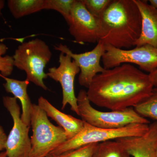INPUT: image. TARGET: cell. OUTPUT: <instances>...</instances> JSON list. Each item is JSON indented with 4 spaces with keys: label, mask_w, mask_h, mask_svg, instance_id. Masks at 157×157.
<instances>
[{
    "label": "cell",
    "mask_w": 157,
    "mask_h": 157,
    "mask_svg": "<svg viewBox=\"0 0 157 157\" xmlns=\"http://www.w3.org/2000/svg\"><path fill=\"white\" fill-rule=\"evenodd\" d=\"M148 74L125 63L105 70L94 78L86 94L90 102L111 110L135 107L154 88Z\"/></svg>",
    "instance_id": "1"
},
{
    "label": "cell",
    "mask_w": 157,
    "mask_h": 157,
    "mask_svg": "<svg viewBox=\"0 0 157 157\" xmlns=\"http://www.w3.org/2000/svg\"><path fill=\"white\" fill-rule=\"evenodd\" d=\"M98 19V42L104 45L131 48L140 37L141 16L134 0H112Z\"/></svg>",
    "instance_id": "2"
},
{
    "label": "cell",
    "mask_w": 157,
    "mask_h": 157,
    "mask_svg": "<svg viewBox=\"0 0 157 157\" xmlns=\"http://www.w3.org/2000/svg\"><path fill=\"white\" fill-rule=\"evenodd\" d=\"M52 56L48 45L42 39H36L21 43L12 57L14 67L25 72L26 80L46 90L48 88L43 80L48 76L44 69Z\"/></svg>",
    "instance_id": "3"
},
{
    "label": "cell",
    "mask_w": 157,
    "mask_h": 157,
    "mask_svg": "<svg viewBox=\"0 0 157 157\" xmlns=\"http://www.w3.org/2000/svg\"><path fill=\"white\" fill-rule=\"evenodd\" d=\"M79 115L82 120L93 126L104 129H116L132 124H149L133 107L119 110L100 111L91 106L86 91L81 90L77 96Z\"/></svg>",
    "instance_id": "4"
},
{
    "label": "cell",
    "mask_w": 157,
    "mask_h": 157,
    "mask_svg": "<svg viewBox=\"0 0 157 157\" xmlns=\"http://www.w3.org/2000/svg\"><path fill=\"white\" fill-rule=\"evenodd\" d=\"M30 157H46L67 140L64 129L51 122L46 113L33 104L31 113Z\"/></svg>",
    "instance_id": "5"
},
{
    "label": "cell",
    "mask_w": 157,
    "mask_h": 157,
    "mask_svg": "<svg viewBox=\"0 0 157 157\" xmlns=\"http://www.w3.org/2000/svg\"><path fill=\"white\" fill-rule=\"evenodd\" d=\"M149 124H132L116 129H104L93 126L84 122L81 132L75 137L65 141L49 155H58L82 146L115 140L121 137L139 136L148 131Z\"/></svg>",
    "instance_id": "6"
},
{
    "label": "cell",
    "mask_w": 157,
    "mask_h": 157,
    "mask_svg": "<svg viewBox=\"0 0 157 157\" xmlns=\"http://www.w3.org/2000/svg\"><path fill=\"white\" fill-rule=\"evenodd\" d=\"M105 52L102 56L103 67L112 69L123 64H133L149 73L157 69V48L149 45L136 46L131 49L115 48L105 45Z\"/></svg>",
    "instance_id": "7"
},
{
    "label": "cell",
    "mask_w": 157,
    "mask_h": 157,
    "mask_svg": "<svg viewBox=\"0 0 157 157\" xmlns=\"http://www.w3.org/2000/svg\"><path fill=\"white\" fill-rule=\"evenodd\" d=\"M4 106L12 117L13 125L7 137L6 152L8 157H30L31 147L29 131L30 127L23 122L20 107L14 97L4 96Z\"/></svg>",
    "instance_id": "8"
},
{
    "label": "cell",
    "mask_w": 157,
    "mask_h": 157,
    "mask_svg": "<svg viewBox=\"0 0 157 157\" xmlns=\"http://www.w3.org/2000/svg\"><path fill=\"white\" fill-rule=\"evenodd\" d=\"M58 67L49 68L46 73L48 77L61 85L63 93L62 109L67 104L71 109L79 115L77 97L75 94L74 82L76 75L80 72V69L75 61L68 55L61 52L59 56Z\"/></svg>",
    "instance_id": "9"
},
{
    "label": "cell",
    "mask_w": 157,
    "mask_h": 157,
    "mask_svg": "<svg viewBox=\"0 0 157 157\" xmlns=\"http://www.w3.org/2000/svg\"><path fill=\"white\" fill-rule=\"evenodd\" d=\"M69 33L79 44L98 43L99 25L98 18L86 8L82 0H76L67 22Z\"/></svg>",
    "instance_id": "10"
},
{
    "label": "cell",
    "mask_w": 157,
    "mask_h": 157,
    "mask_svg": "<svg viewBox=\"0 0 157 157\" xmlns=\"http://www.w3.org/2000/svg\"><path fill=\"white\" fill-rule=\"evenodd\" d=\"M97 43L92 50L79 54L73 53L67 45L62 44L54 47L55 49L68 55L76 62L80 69L78 83L81 86L87 88L94 78L105 70L101 64L102 56L105 52V45L101 42Z\"/></svg>",
    "instance_id": "11"
},
{
    "label": "cell",
    "mask_w": 157,
    "mask_h": 157,
    "mask_svg": "<svg viewBox=\"0 0 157 157\" xmlns=\"http://www.w3.org/2000/svg\"><path fill=\"white\" fill-rule=\"evenodd\" d=\"M115 140L131 156L156 157L157 121L149 124L148 131L144 135L121 137Z\"/></svg>",
    "instance_id": "12"
},
{
    "label": "cell",
    "mask_w": 157,
    "mask_h": 157,
    "mask_svg": "<svg viewBox=\"0 0 157 157\" xmlns=\"http://www.w3.org/2000/svg\"><path fill=\"white\" fill-rule=\"evenodd\" d=\"M141 14L140 37L135 46L149 45L157 48V10L147 1L134 0Z\"/></svg>",
    "instance_id": "13"
},
{
    "label": "cell",
    "mask_w": 157,
    "mask_h": 157,
    "mask_svg": "<svg viewBox=\"0 0 157 157\" xmlns=\"http://www.w3.org/2000/svg\"><path fill=\"white\" fill-rule=\"evenodd\" d=\"M38 105L46 113L48 117L64 129L67 140L75 137L84 127V121L61 112L42 96L38 99Z\"/></svg>",
    "instance_id": "14"
},
{
    "label": "cell",
    "mask_w": 157,
    "mask_h": 157,
    "mask_svg": "<svg viewBox=\"0 0 157 157\" xmlns=\"http://www.w3.org/2000/svg\"><path fill=\"white\" fill-rule=\"evenodd\" d=\"M3 78L6 81L3 86L6 91L12 94L14 98L19 99L21 103V120L27 126L30 127L31 113L33 104L27 92V88L29 82L26 79L21 81L8 77Z\"/></svg>",
    "instance_id": "15"
},
{
    "label": "cell",
    "mask_w": 157,
    "mask_h": 157,
    "mask_svg": "<svg viewBox=\"0 0 157 157\" xmlns=\"http://www.w3.org/2000/svg\"><path fill=\"white\" fill-rule=\"evenodd\" d=\"M45 0H9L8 6L12 16L18 19L45 10Z\"/></svg>",
    "instance_id": "16"
},
{
    "label": "cell",
    "mask_w": 157,
    "mask_h": 157,
    "mask_svg": "<svg viewBox=\"0 0 157 157\" xmlns=\"http://www.w3.org/2000/svg\"><path fill=\"white\" fill-rule=\"evenodd\" d=\"M92 157H131L116 140L98 144Z\"/></svg>",
    "instance_id": "17"
},
{
    "label": "cell",
    "mask_w": 157,
    "mask_h": 157,
    "mask_svg": "<svg viewBox=\"0 0 157 157\" xmlns=\"http://www.w3.org/2000/svg\"><path fill=\"white\" fill-rule=\"evenodd\" d=\"M144 117H148L157 121V87H154L151 94L134 107Z\"/></svg>",
    "instance_id": "18"
},
{
    "label": "cell",
    "mask_w": 157,
    "mask_h": 157,
    "mask_svg": "<svg viewBox=\"0 0 157 157\" xmlns=\"http://www.w3.org/2000/svg\"><path fill=\"white\" fill-rule=\"evenodd\" d=\"M76 0H45V10H53L59 12L66 22L70 17Z\"/></svg>",
    "instance_id": "19"
},
{
    "label": "cell",
    "mask_w": 157,
    "mask_h": 157,
    "mask_svg": "<svg viewBox=\"0 0 157 157\" xmlns=\"http://www.w3.org/2000/svg\"><path fill=\"white\" fill-rule=\"evenodd\" d=\"M0 40V77H8L14 70L13 57L9 55L3 56L8 50L6 45Z\"/></svg>",
    "instance_id": "20"
},
{
    "label": "cell",
    "mask_w": 157,
    "mask_h": 157,
    "mask_svg": "<svg viewBox=\"0 0 157 157\" xmlns=\"http://www.w3.org/2000/svg\"><path fill=\"white\" fill-rule=\"evenodd\" d=\"M86 8L93 16L99 19L112 0H82Z\"/></svg>",
    "instance_id": "21"
},
{
    "label": "cell",
    "mask_w": 157,
    "mask_h": 157,
    "mask_svg": "<svg viewBox=\"0 0 157 157\" xmlns=\"http://www.w3.org/2000/svg\"><path fill=\"white\" fill-rule=\"evenodd\" d=\"M98 144V143L91 144L61 154L49 155L50 157H92Z\"/></svg>",
    "instance_id": "22"
},
{
    "label": "cell",
    "mask_w": 157,
    "mask_h": 157,
    "mask_svg": "<svg viewBox=\"0 0 157 157\" xmlns=\"http://www.w3.org/2000/svg\"><path fill=\"white\" fill-rule=\"evenodd\" d=\"M7 137L2 126L0 124V152L6 149V141H7Z\"/></svg>",
    "instance_id": "23"
},
{
    "label": "cell",
    "mask_w": 157,
    "mask_h": 157,
    "mask_svg": "<svg viewBox=\"0 0 157 157\" xmlns=\"http://www.w3.org/2000/svg\"><path fill=\"white\" fill-rule=\"evenodd\" d=\"M148 75L154 87H157V69L149 73Z\"/></svg>",
    "instance_id": "24"
},
{
    "label": "cell",
    "mask_w": 157,
    "mask_h": 157,
    "mask_svg": "<svg viewBox=\"0 0 157 157\" xmlns=\"http://www.w3.org/2000/svg\"><path fill=\"white\" fill-rule=\"evenodd\" d=\"M150 5L157 10V0H149Z\"/></svg>",
    "instance_id": "25"
},
{
    "label": "cell",
    "mask_w": 157,
    "mask_h": 157,
    "mask_svg": "<svg viewBox=\"0 0 157 157\" xmlns=\"http://www.w3.org/2000/svg\"><path fill=\"white\" fill-rule=\"evenodd\" d=\"M5 2L3 0H0V16L2 14V11L5 7Z\"/></svg>",
    "instance_id": "26"
},
{
    "label": "cell",
    "mask_w": 157,
    "mask_h": 157,
    "mask_svg": "<svg viewBox=\"0 0 157 157\" xmlns=\"http://www.w3.org/2000/svg\"><path fill=\"white\" fill-rule=\"evenodd\" d=\"M0 157H8L6 151L0 152Z\"/></svg>",
    "instance_id": "27"
},
{
    "label": "cell",
    "mask_w": 157,
    "mask_h": 157,
    "mask_svg": "<svg viewBox=\"0 0 157 157\" xmlns=\"http://www.w3.org/2000/svg\"><path fill=\"white\" fill-rule=\"evenodd\" d=\"M46 157H50V156H49V155H48Z\"/></svg>",
    "instance_id": "28"
},
{
    "label": "cell",
    "mask_w": 157,
    "mask_h": 157,
    "mask_svg": "<svg viewBox=\"0 0 157 157\" xmlns=\"http://www.w3.org/2000/svg\"><path fill=\"white\" fill-rule=\"evenodd\" d=\"M156 157H157V155H156Z\"/></svg>",
    "instance_id": "29"
}]
</instances>
